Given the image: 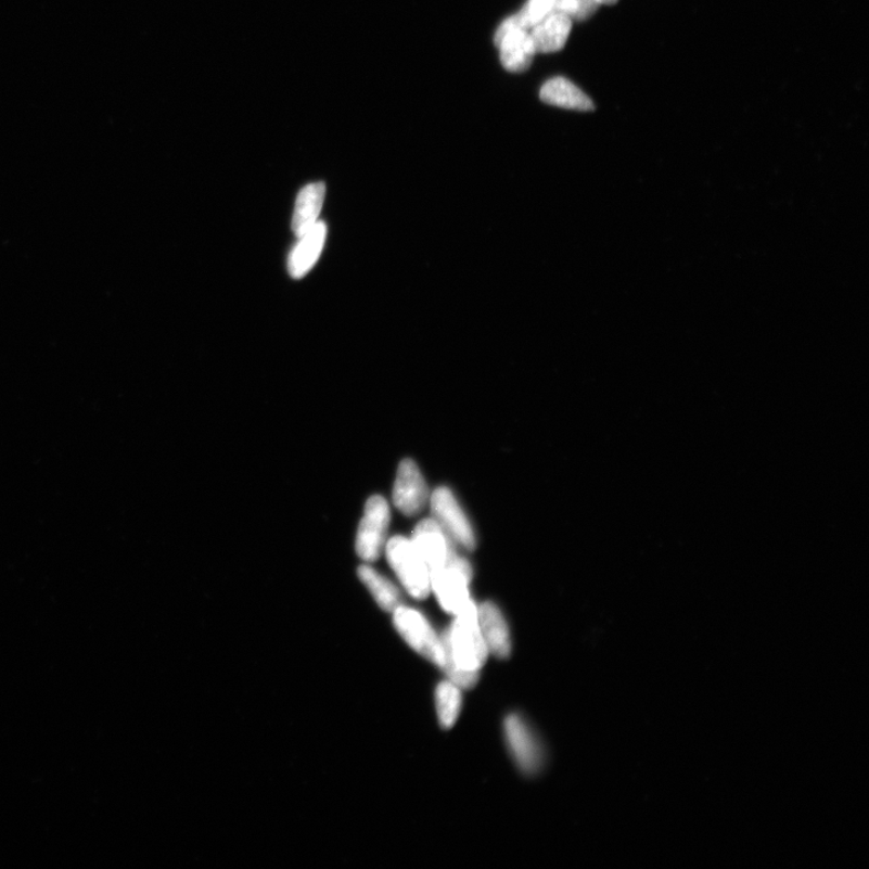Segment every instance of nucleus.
Instances as JSON below:
<instances>
[{
	"label": "nucleus",
	"mask_w": 869,
	"mask_h": 869,
	"mask_svg": "<svg viewBox=\"0 0 869 869\" xmlns=\"http://www.w3.org/2000/svg\"><path fill=\"white\" fill-rule=\"evenodd\" d=\"M618 2V0H597L599 5H614Z\"/></svg>",
	"instance_id": "obj_20"
},
{
	"label": "nucleus",
	"mask_w": 869,
	"mask_h": 869,
	"mask_svg": "<svg viewBox=\"0 0 869 869\" xmlns=\"http://www.w3.org/2000/svg\"><path fill=\"white\" fill-rule=\"evenodd\" d=\"M393 500L407 516L420 513L427 500L426 483L420 469L414 461L406 459L399 467L398 477H396Z\"/></svg>",
	"instance_id": "obj_8"
},
{
	"label": "nucleus",
	"mask_w": 869,
	"mask_h": 869,
	"mask_svg": "<svg viewBox=\"0 0 869 869\" xmlns=\"http://www.w3.org/2000/svg\"><path fill=\"white\" fill-rule=\"evenodd\" d=\"M433 520L443 528L455 544L471 551L475 549V535L470 522L452 491L446 487L437 488L432 496Z\"/></svg>",
	"instance_id": "obj_7"
},
{
	"label": "nucleus",
	"mask_w": 869,
	"mask_h": 869,
	"mask_svg": "<svg viewBox=\"0 0 869 869\" xmlns=\"http://www.w3.org/2000/svg\"><path fill=\"white\" fill-rule=\"evenodd\" d=\"M389 523L388 502L381 496L370 498L365 506L357 536V552L362 561L379 560L385 545Z\"/></svg>",
	"instance_id": "obj_5"
},
{
	"label": "nucleus",
	"mask_w": 869,
	"mask_h": 869,
	"mask_svg": "<svg viewBox=\"0 0 869 869\" xmlns=\"http://www.w3.org/2000/svg\"><path fill=\"white\" fill-rule=\"evenodd\" d=\"M471 578L455 568L444 567L431 573V586L439 605L458 615L472 603L469 595Z\"/></svg>",
	"instance_id": "obj_10"
},
{
	"label": "nucleus",
	"mask_w": 869,
	"mask_h": 869,
	"mask_svg": "<svg viewBox=\"0 0 869 869\" xmlns=\"http://www.w3.org/2000/svg\"><path fill=\"white\" fill-rule=\"evenodd\" d=\"M442 640L460 669L480 672L487 661L489 652L481 635L474 602L456 615L452 627L444 632Z\"/></svg>",
	"instance_id": "obj_1"
},
{
	"label": "nucleus",
	"mask_w": 869,
	"mask_h": 869,
	"mask_svg": "<svg viewBox=\"0 0 869 869\" xmlns=\"http://www.w3.org/2000/svg\"><path fill=\"white\" fill-rule=\"evenodd\" d=\"M540 99L547 104L576 112H592L595 103L575 84L565 78H553L544 84Z\"/></svg>",
	"instance_id": "obj_15"
},
{
	"label": "nucleus",
	"mask_w": 869,
	"mask_h": 869,
	"mask_svg": "<svg viewBox=\"0 0 869 869\" xmlns=\"http://www.w3.org/2000/svg\"><path fill=\"white\" fill-rule=\"evenodd\" d=\"M385 551L406 591L416 599H425L432 591L431 572L413 542L404 536H394Z\"/></svg>",
	"instance_id": "obj_3"
},
{
	"label": "nucleus",
	"mask_w": 869,
	"mask_h": 869,
	"mask_svg": "<svg viewBox=\"0 0 869 869\" xmlns=\"http://www.w3.org/2000/svg\"><path fill=\"white\" fill-rule=\"evenodd\" d=\"M495 42L501 64L508 72L523 73L532 66L536 51L529 30L521 28L513 15L502 21Z\"/></svg>",
	"instance_id": "obj_6"
},
{
	"label": "nucleus",
	"mask_w": 869,
	"mask_h": 869,
	"mask_svg": "<svg viewBox=\"0 0 869 869\" xmlns=\"http://www.w3.org/2000/svg\"><path fill=\"white\" fill-rule=\"evenodd\" d=\"M600 5L597 0H558L557 12L573 21H585L592 17Z\"/></svg>",
	"instance_id": "obj_19"
},
{
	"label": "nucleus",
	"mask_w": 869,
	"mask_h": 869,
	"mask_svg": "<svg viewBox=\"0 0 869 869\" xmlns=\"http://www.w3.org/2000/svg\"><path fill=\"white\" fill-rule=\"evenodd\" d=\"M393 613L395 627L406 642L439 667L444 657L442 637L436 635L427 619L418 611L401 605Z\"/></svg>",
	"instance_id": "obj_4"
},
{
	"label": "nucleus",
	"mask_w": 869,
	"mask_h": 869,
	"mask_svg": "<svg viewBox=\"0 0 869 869\" xmlns=\"http://www.w3.org/2000/svg\"><path fill=\"white\" fill-rule=\"evenodd\" d=\"M411 541L427 565L429 572L450 567L472 577L470 564L456 551L455 542L434 520L417 525Z\"/></svg>",
	"instance_id": "obj_2"
},
{
	"label": "nucleus",
	"mask_w": 869,
	"mask_h": 869,
	"mask_svg": "<svg viewBox=\"0 0 869 869\" xmlns=\"http://www.w3.org/2000/svg\"><path fill=\"white\" fill-rule=\"evenodd\" d=\"M573 20L554 12L529 30L536 53H552L564 49L571 37Z\"/></svg>",
	"instance_id": "obj_13"
},
{
	"label": "nucleus",
	"mask_w": 869,
	"mask_h": 869,
	"mask_svg": "<svg viewBox=\"0 0 869 869\" xmlns=\"http://www.w3.org/2000/svg\"><path fill=\"white\" fill-rule=\"evenodd\" d=\"M436 710L443 728L448 729L456 724L461 710V693L458 686L450 681L437 686Z\"/></svg>",
	"instance_id": "obj_17"
},
{
	"label": "nucleus",
	"mask_w": 869,
	"mask_h": 869,
	"mask_svg": "<svg viewBox=\"0 0 869 869\" xmlns=\"http://www.w3.org/2000/svg\"><path fill=\"white\" fill-rule=\"evenodd\" d=\"M328 228L323 221H318L314 228L299 235L298 242L290 253L287 270L295 279L304 278L317 264L324 250Z\"/></svg>",
	"instance_id": "obj_11"
},
{
	"label": "nucleus",
	"mask_w": 869,
	"mask_h": 869,
	"mask_svg": "<svg viewBox=\"0 0 869 869\" xmlns=\"http://www.w3.org/2000/svg\"><path fill=\"white\" fill-rule=\"evenodd\" d=\"M506 734L511 753L524 772L534 775L542 762L541 747L531 728L517 715H511L506 721Z\"/></svg>",
	"instance_id": "obj_9"
},
{
	"label": "nucleus",
	"mask_w": 869,
	"mask_h": 869,
	"mask_svg": "<svg viewBox=\"0 0 869 869\" xmlns=\"http://www.w3.org/2000/svg\"><path fill=\"white\" fill-rule=\"evenodd\" d=\"M477 622L488 652L498 659H508L511 653V638L507 619L496 604L485 603L477 608Z\"/></svg>",
	"instance_id": "obj_12"
},
{
	"label": "nucleus",
	"mask_w": 869,
	"mask_h": 869,
	"mask_svg": "<svg viewBox=\"0 0 869 869\" xmlns=\"http://www.w3.org/2000/svg\"><path fill=\"white\" fill-rule=\"evenodd\" d=\"M327 195L324 182H314L298 192L292 228L296 235H303L319 221Z\"/></svg>",
	"instance_id": "obj_14"
},
{
	"label": "nucleus",
	"mask_w": 869,
	"mask_h": 869,
	"mask_svg": "<svg viewBox=\"0 0 869 869\" xmlns=\"http://www.w3.org/2000/svg\"><path fill=\"white\" fill-rule=\"evenodd\" d=\"M358 574L362 584L369 588L375 602H378L383 610L392 611L393 613L396 608L400 606L401 597L399 589L396 588L388 578H385L369 565H361Z\"/></svg>",
	"instance_id": "obj_16"
},
{
	"label": "nucleus",
	"mask_w": 869,
	"mask_h": 869,
	"mask_svg": "<svg viewBox=\"0 0 869 869\" xmlns=\"http://www.w3.org/2000/svg\"><path fill=\"white\" fill-rule=\"evenodd\" d=\"M557 2L558 0H528L521 12L513 16L521 28L531 30L557 12Z\"/></svg>",
	"instance_id": "obj_18"
}]
</instances>
